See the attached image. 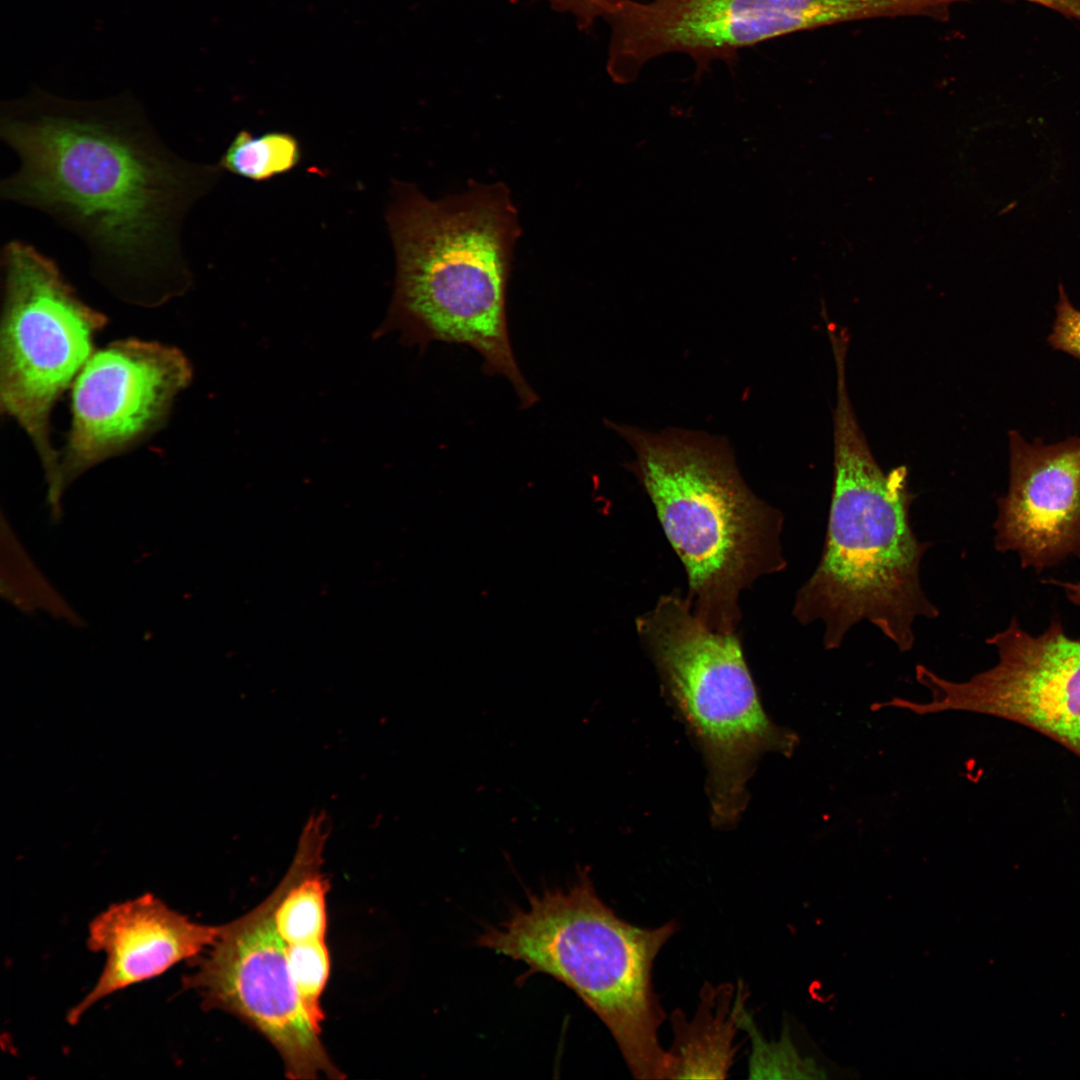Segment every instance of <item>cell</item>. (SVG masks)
Here are the masks:
<instances>
[{"label": "cell", "instance_id": "obj_17", "mask_svg": "<svg viewBox=\"0 0 1080 1080\" xmlns=\"http://www.w3.org/2000/svg\"><path fill=\"white\" fill-rule=\"evenodd\" d=\"M561 12L570 13L583 30H589L599 18L606 19L631 0H546Z\"/></svg>", "mask_w": 1080, "mask_h": 1080}, {"label": "cell", "instance_id": "obj_10", "mask_svg": "<svg viewBox=\"0 0 1080 1080\" xmlns=\"http://www.w3.org/2000/svg\"><path fill=\"white\" fill-rule=\"evenodd\" d=\"M191 378L184 354L160 343L126 339L92 354L74 382L61 486L157 428Z\"/></svg>", "mask_w": 1080, "mask_h": 1080}, {"label": "cell", "instance_id": "obj_7", "mask_svg": "<svg viewBox=\"0 0 1080 1080\" xmlns=\"http://www.w3.org/2000/svg\"><path fill=\"white\" fill-rule=\"evenodd\" d=\"M1 408L28 434L58 493L60 464L50 439L54 403L92 355L105 316L86 305L57 263L14 239L1 250Z\"/></svg>", "mask_w": 1080, "mask_h": 1080}, {"label": "cell", "instance_id": "obj_8", "mask_svg": "<svg viewBox=\"0 0 1080 1080\" xmlns=\"http://www.w3.org/2000/svg\"><path fill=\"white\" fill-rule=\"evenodd\" d=\"M289 883L286 876L262 903L220 926L205 954L194 958V971L183 979L198 992L206 1009H220L246 1020L277 1049L287 1076L342 1078L304 1010L293 985L286 944L273 913Z\"/></svg>", "mask_w": 1080, "mask_h": 1080}, {"label": "cell", "instance_id": "obj_13", "mask_svg": "<svg viewBox=\"0 0 1080 1080\" xmlns=\"http://www.w3.org/2000/svg\"><path fill=\"white\" fill-rule=\"evenodd\" d=\"M731 985L706 986L692 1020L680 1011L673 1016L675 1041L668 1051L671 1078H725L736 1048L733 1039L742 1028L744 991Z\"/></svg>", "mask_w": 1080, "mask_h": 1080}, {"label": "cell", "instance_id": "obj_6", "mask_svg": "<svg viewBox=\"0 0 1080 1080\" xmlns=\"http://www.w3.org/2000/svg\"><path fill=\"white\" fill-rule=\"evenodd\" d=\"M635 628L664 694L703 754L712 822L729 827L746 807L759 758L768 752L790 757L800 739L763 709L738 634L709 628L687 597L660 596Z\"/></svg>", "mask_w": 1080, "mask_h": 1080}, {"label": "cell", "instance_id": "obj_11", "mask_svg": "<svg viewBox=\"0 0 1080 1080\" xmlns=\"http://www.w3.org/2000/svg\"><path fill=\"white\" fill-rule=\"evenodd\" d=\"M1010 476L998 500L995 547L1041 570L1080 557V437L1046 445L1009 433Z\"/></svg>", "mask_w": 1080, "mask_h": 1080}, {"label": "cell", "instance_id": "obj_9", "mask_svg": "<svg viewBox=\"0 0 1080 1080\" xmlns=\"http://www.w3.org/2000/svg\"><path fill=\"white\" fill-rule=\"evenodd\" d=\"M987 643L998 662L967 681L945 679L924 665L915 677L929 690L928 702L894 697L878 709L898 708L917 715L966 711L1005 719L1033 729L1080 758V642L1058 622L1038 636L1013 619Z\"/></svg>", "mask_w": 1080, "mask_h": 1080}, {"label": "cell", "instance_id": "obj_3", "mask_svg": "<svg viewBox=\"0 0 1080 1080\" xmlns=\"http://www.w3.org/2000/svg\"><path fill=\"white\" fill-rule=\"evenodd\" d=\"M845 360L835 359L834 480L824 547L792 614L803 625L824 624L826 650L839 648L866 620L907 652L916 620L939 616L920 580L930 544L919 541L910 524L907 468L886 473L869 449L850 402Z\"/></svg>", "mask_w": 1080, "mask_h": 1080}, {"label": "cell", "instance_id": "obj_12", "mask_svg": "<svg viewBox=\"0 0 1080 1080\" xmlns=\"http://www.w3.org/2000/svg\"><path fill=\"white\" fill-rule=\"evenodd\" d=\"M220 926L191 921L152 894L114 904L89 925L87 945L106 963L93 989L70 1010L69 1023L102 998L193 960L215 941Z\"/></svg>", "mask_w": 1080, "mask_h": 1080}, {"label": "cell", "instance_id": "obj_1", "mask_svg": "<svg viewBox=\"0 0 1080 1080\" xmlns=\"http://www.w3.org/2000/svg\"><path fill=\"white\" fill-rule=\"evenodd\" d=\"M0 137L18 159L0 197L77 237L111 292L154 306L188 290L184 223L218 164L177 154L127 95L76 102L35 89L2 105Z\"/></svg>", "mask_w": 1080, "mask_h": 1080}, {"label": "cell", "instance_id": "obj_15", "mask_svg": "<svg viewBox=\"0 0 1080 1080\" xmlns=\"http://www.w3.org/2000/svg\"><path fill=\"white\" fill-rule=\"evenodd\" d=\"M289 973L308 1017L321 1031L324 1014L320 999L326 986L330 958L324 939L286 945Z\"/></svg>", "mask_w": 1080, "mask_h": 1080}, {"label": "cell", "instance_id": "obj_5", "mask_svg": "<svg viewBox=\"0 0 1080 1080\" xmlns=\"http://www.w3.org/2000/svg\"><path fill=\"white\" fill-rule=\"evenodd\" d=\"M676 929L675 921L644 928L621 919L580 871L566 887L529 894L476 943L570 988L605 1024L636 1078L669 1079L651 972Z\"/></svg>", "mask_w": 1080, "mask_h": 1080}, {"label": "cell", "instance_id": "obj_18", "mask_svg": "<svg viewBox=\"0 0 1080 1080\" xmlns=\"http://www.w3.org/2000/svg\"><path fill=\"white\" fill-rule=\"evenodd\" d=\"M1065 591L1071 602L1080 606V582L1058 583Z\"/></svg>", "mask_w": 1080, "mask_h": 1080}, {"label": "cell", "instance_id": "obj_14", "mask_svg": "<svg viewBox=\"0 0 1080 1080\" xmlns=\"http://www.w3.org/2000/svg\"><path fill=\"white\" fill-rule=\"evenodd\" d=\"M301 159L298 140L286 132L254 136L239 131L217 163L223 171L253 181H265L293 169Z\"/></svg>", "mask_w": 1080, "mask_h": 1080}, {"label": "cell", "instance_id": "obj_16", "mask_svg": "<svg viewBox=\"0 0 1080 1080\" xmlns=\"http://www.w3.org/2000/svg\"><path fill=\"white\" fill-rule=\"evenodd\" d=\"M1048 342L1054 349L1080 360V310L1072 305L1061 284Z\"/></svg>", "mask_w": 1080, "mask_h": 1080}, {"label": "cell", "instance_id": "obj_4", "mask_svg": "<svg viewBox=\"0 0 1080 1080\" xmlns=\"http://www.w3.org/2000/svg\"><path fill=\"white\" fill-rule=\"evenodd\" d=\"M612 426L635 453L632 470L684 566L694 614L714 631L737 632L741 592L787 566L783 514L746 485L726 441Z\"/></svg>", "mask_w": 1080, "mask_h": 1080}, {"label": "cell", "instance_id": "obj_2", "mask_svg": "<svg viewBox=\"0 0 1080 1080\" xmlns=\"http://www.w3.org/2000/svg\"><path fill=\"white\" fill-rule=\"evenodd\" d=\"M387 221L396 256L393 299L385 333L400 330L410 344L441 340L468 345L485 369L512 383L523 408L537 396L510 345L506 289L520 229L504 185H472L431 200L396 184Z\"/></svg>", "mask_w": 1080, "mask_h": 1080}]
</instances>
